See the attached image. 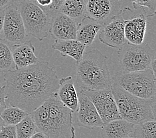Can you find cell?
<instances>
[{"label": "cell", "mask_w": 156, "mask_h": 138, "mask_svg": "<svg viewBox=\"0 0 156 138\" xmlns=\"http://www.w3.org/2000/svg\"><path fill=\"white\" fill-rule=\"evenodd\" d=\"M5 101L31 114L55 93L59 78L49 62L39 61L25 68L4 73Z\"/></svg>", "instance_id": "1"}, {"label": "cell", "mask_w": 156, "mask_h": 138, "mask_svg": "<svg viewBox=\"0 0 156 138\" xmlns=\"http://www.w3.org/2000/svg\"><path fill=\"white\" fill-rule=\"evenodd\" d=\"M73 114L55 93L30 115L37 129L48 138H74L76 133Z\"/></svg>", "instance_id": "2"}, {"label": "cell", "mask_w": 156, "mask_h": 138, "mask_svg": "<svg viewBox=\"0 0 156 138\" xmlns=\"http://www.w3.org/2000/svg\"><path fill=\"white\" fill-rule=\"evenodd\" d=\"M76 83L80 90L111 88L113 80L106 56L96 48L84 53L82 58L76 62Z\"/></svg>", "instance_id": "3"}, {"label": "cell", "mask_w": 156, "mask_h": 138, "mask_svg": "<svg viewBox=\"0 0 156 138\" xmlns=\"http://www.w3.org/2000/svg\"><path fill=\"white\" fill-rule=\"evenodd\" d=\"M111 90L122 119L134 124L155 120V97L150 99L139 98L125 90L114 81Z\"/></svg>", "instance_id": "4"}, {"label": "cell", "mask_w": 156, "mask_h": 138, "mask_svg": "<svg viewBox=\"0 0 156 138\" xmlns=\"http://www.w3.org/2000/svg\"><path fill=\"white\" fill-rule=\"evenodd\" d=\"M155 74L151 69L140 71L119 73L112 80L130 94L141 98L150 99L155 97Z\"/></svg>", "instance_id": "5"}, {"label": "cell", "mask_w": 156, "mask_h": 138, "mask_svg": "<svg viewBox=\"0 0 156 138\" xmlns=\"http://www.w3.org/2000/svg\"><path fill=\"white\" fill-rule=\"evenodd\" d=\"M118 58L120 72L140 71L151 69L152 62L156 59L155 50L147 43L135 44L126 42L119 48Z\"/></svg>", "instance_id": "6"}, {"label": "cell", "mask_w": 156, "mask_h": 138, "mask_svg": "<svg viewBox=\"0 0 156 138\" xmlns=\"http://www.w3.org/2000/svg\"><path fill=\"white\" fill-rule=\"evenodd\" d=\"M15 2L20 10L27 34L42 41L49 35L51 18L32 0Z\"/></svg>", "instance_id": "7"}, {"label": "cell", "mask_w": 156, "mask_h": 138, "mask_svg": "<svg viewBox=\"0 0 156 138\" xmlns=\"http://www.w3.org/2000/svg\"><path fill=\"white\" fill-rule=\"evenodd\" d=\"M2 34L6 42L20 44L28 40L23 19L16 2L5 9Z\"/></svg>", "instance_id": "8"}, {"label": "cell", "mask_w": 156, "mask_h": 138, "mask_svg": "<svg viewBox=\"0 0 156 138\" xmlns=\"http://www.w3.org/2000/svg\"><path fill=\"white\" fill-rule=\"evenodd\" d=\"M79 90L87 95L93 103L104 124L122 119L111 88L98 90Z\"/></svg>", "instance_id": "9"}, {"label": "cell", "mask_w": 156, "mask_h": 138, "mask_svg": "<svg viewBox=\"0 0 156 138\" xmlns=\"http://www.w3.org/2000/svg\"><path fill=\"white\" fill-rule=\"evenodd\" d=\"M128 9L129 7H124L103 25L99 31L98 38L100 42L108 47L115 48H120L128 42L124 33L126 20L124 16Z\"/></svg>", "instance_id": "10"}, {"label": "cell", "mask_w": 156, "mask_h": 138, "mask_svg": "<svg viewBox=\"0 0 156 138\" xmlns=\"http://www.w3.org/2000/svg\"><path fill=\"white\" fill-rule=\"evenodd\" d=\"M120 0H85L84 19L102 25L107 23L119 11Z\"/></svg>", "instance_id": "11"}, {"label": "cell", "mask_w": 156, "mask_h": 138, "mask_svg": "<svg viewBox=\"0 0 156 138\" xmlns=\"http://www.w3.org/2000/svg\"><path fill=\"white\" fill-rule=\"evenodd\" d=\"M79 106L76 110V125L79 127L93 129L104 125L94 105L87 95L79 90Z\"/></svg>", "instance_id": "12"}, {"label": "cell", "mask_w": 156, "mask_h": 138, "mask_svg": "<svg viewBox=\"0 0 156 138\" xmlns=\"http://www.w3.org/2000/svg\"><path fill=\"white\" fill-rule=\"evenodd\" d=\"M78 25L73 18L58 12L51 19L49 34L55 39H76Z\"/></svg>", "instance_id": "13"}, {"label": "cell", "mask_w": 156, "mask_h": 138, "mask_svg": "<svg viewBox=\"0 0 156 138\" xmlns=\"http://www.w3.org/2000/svg\"><path fill=\"white\" fill-rule=\"evenodd\" d=\"M155 16L153 14H137L126 19L124 33L129 43L140 44L144 43L147 28V18Z\"/></svg>", "instance_id": "14"}, {"label": "cell", "mask_w": 156, "mask_h": 138, "mask_svg": "<svg viewBox=\"0 0 156 138\" xmlns=\"http://www.w3.org/2000/svg\"><path fill=\"white\" fill-rule=\"evenodd\" d=\"M11 51L16 69L25 68L39 61L35 55V48L31 41L27 40L24 43L13 44L11 47Z\"/></svg>", "instance_id": "15"}, {"label": "cell", "mask_w": 156, "mask_h": 138, "mask_svg": "<svg viewBox=\"0 0 156 138\" xmlns=\"http://www.w3.org/2000/svg\"><path fill=\"white\" fill-rule=\"evenodd\" d=\"M56 94L61 102L71 110L73 113L76 112L79 106V96L72 76L59 79Z\"/></svg>", "instance_id": "16"}, {"label": "cell", "mask_w": 156, "mask_h": 138, "mask_svg": "<svg viewBox=\"0 0 156 138\" xmlns=\"http://www.w3.org/2000/svg\"><path fill=\"white\" fill-rule=\"evenodd\" d=\"M134 124L124 119L110 121L101 127V137L104 138H129Z\"/></svg>", "instance_id": "17"}, {"label": "cell", "mask_w": 156, "mask_h": 138, "mask_svg": "<svg viewBox=\"0 0 156 138\" xmlns=\"http://www.w3.org/2000/svg\"><path fill=\"white\" fill-rule=\"evenodd\" d=\"M52 45L54 50L58 51L62 57L73 58L76 62L79 61L84 53L87 47L76 39H55Z\"/></svg>", "instance_id": "18"}, {"label": "cell", "mask_w": 156, "mask_h": 138, "mask_svg": "<svg viewBox=\"0 0 156 138\" xmlns=\"http://www.w3.org/2000/svg\"><path fill=\"white\" fill-rule=\"evenodd\" d=\"M102 26V24L94 21L87 23L82 21L78 25L76 39L86 47L89 46L94 41Z\"/></svg>", "instance_id": "19"}, {"label": "cell", "mask_w": 156, "mask_h": 138, "mask_svg": "<svg viewBox=\"0 0 156 138\" xmlns=\"http://www.w3.org/2000/svg\"><path fill=\"white\" fill-rule=\"evenodd\" d=\"M58 12L73 18L79 25L84 16L85 0H65Z\"/></svg>", "instance_id": "20"}, {"label": "cell", "mask_w": 156, "mask_h": 138, "mask_svg": "<svg viewBox=\"0 0 156 138\" xmlns=\"http://www.w3.org/2000/svg\"><path fill=\"white\" fill-rule=\"evenodd\" d=\"M130 138H156V122L150 120L134 124Z\"/></svg>", "instance_id": "21"}, {"label": "cell", "mask_w": 156, "mask_h": 138, "mask_svg": "<svg viewBox=\"0 0 156 138\" xmlns=\"http://www.w3.org/2000/svg\"><path fill=\"white\" fill-rule=\"evenodd\" d=\"M16 69L11 47L4 39H0V73Z\"/></svg>", "instance_id": "22"}, {"label": "cell", "mask_w": 156, "mask_h": 138, "mask_svg": "<svg viewBox=\"0 0 156 138\" xmlns=\"http://www.w3.org/2000/svg\"><path fill=\"white\" fill-rule=\"evenodd\" d=\"M28 114L27 112L19 107L9 106L3 110L0 114V117L5 124L16 126Z\"/></svg>", "instance_id": "23"}, {"label": "cell", "mask_w": 156, "mask_h": 138, "mask_svg": "<svg viewBox=\"0 0 156 138\" xmlns=\"http://www.w3.org/2000/svg\"><path fill=\"white\" fill-rule=\"evenodd\" d=\"M17 138H31L37 127L30 114L16 125Z\"/></svg>", "instance_id": "24"}, {"label": "cell", "mask_w": 156, "mask_h": 138, "mask_svg": "<svg viewBox=\"0 0 156 138\" xmlns=\"http://www.w3.org/2000/svg\"><path fill=\"white\" fill-rule=\"evenodd\" d=\"M133 9H147L155 13V0H131Z\"/></svg>", "instance_id": "25"}, {"label": "cell", "mask_w": 156, "mask_h": 138, "mask_svg": "<svg viewBox=\"0 0 156 138\" xmlns=\"http://www.w3.org/2000/svg\"><path fill=\"white\" fill-rule=\"evenodd\" d=\"M0 138H17L15 125L5 124L0 129Z\"/></svg>", "instance_id": "26"}, {"label": "cell", "mask_w": 156, "mask_h": 138, "mask_svg": "<svg viewBox=\"0 0 156 138\" xmlns=\"http://www.w3.org/2000/svg\"><path fill=\"white\" fill-rule=\"evenodd\" d=\"M64 2L65 0H52V3L49 6L42 9L45 12L47 16L51 19L55 13L58 12L59 9Z\"/></svg>", "instance_id": "27"}, {"label": "cell", "mask_w": 156, "mask_h": 138, "mask_svg": "<svg viewBox=\"0 0 156 138\" xmlns=\"http://www.w3.org/2000/svg\"><path fill=\"white\" fill-rule=\"evenodd\" d=\"M7 106L5 101V87L0 84V114L3 110Z\"/></svg>", "instance_id": "28"}, {"label": "cell", "mask_w": 156, "mask_h": 138, "mask_svg": "<svg viewBox=\"0 0 156 138\" xmlns=\"http://www.w3.org/2000/svg\"><path fill=\"white\" fill-rule=\"evenodd\" d=\"M32 1L35 2L41 8H44V7L49 6L52 3V0H32Z\"/></svg>", "instance_id": "29"}, {"label": "cell", "mask_w": 156, "mask_h": 138, "mask_svg": "<svg viewBox=\"0 0 156 138\" xmlns=\"http://www.w3.org/2000/svg\"><path fill=\"white\" fill-rule=\"evenodd\" d=\"M13 2V0H0V10L5 9Z\"/></svg>", "instance_id": "30"}, {"label": "cell", "mask_w": 156, "mask_h": 138, "mask_svg": "<svg viewBox=\"0 0 156 138\" xmlns=\"http://www.w3.org/2000/svg\"><path fill=\"white\" fill-rule=\"evenodd\" d=\"M31 138H48L47 136L43 132L39 131V130L36 129L35 133H33Z\"/></svg>", "instance_id": "31"}, {"label": "cell", "mask_w": 156, "mask_h": 138, "mask_svg": "<svg viewBox=\"0 0 156 138\" xmlns=\"http://www.w3.org/2000/svg\"><path fill=\"white\" fill-rule=\"evenodd\" d=\"M4 13H5V9L0 10V35L2 34V31H3V19H4Z\"/></svg>", "instance_id": "32"}, {"label": "cell", "mask_w": 156, "mask_h": 138, "mask_svg": "<svg viewBox=\"0 0 156 138\" xmlns=\"http://www.w3.org/2000/svg\"><path fill=\"white\" fill-rule=\"evenodd\" d=\"M5 125V123H4V122L3 121V120L2 119V118L0 117V129H2V127Z\"/></svg>", "instance_id": "33"}, {"label": "cell", "mask_w": 156, "mask_h": 138, "mask_svg": "<svg viewBox=\"0 0 156 138\" xmlns=\"http://www.w3.org/2000/svg\"><path fill=\"white\" fill-rule=\"evenodd\" d=\"M14 2H20V1H21V0H13Z\"/></svg>", "instance_id": "34"}]
</instances>
